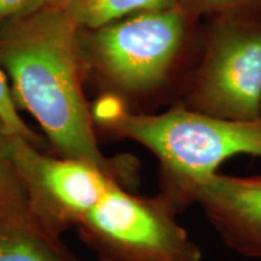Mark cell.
I'll use <instances>...</instances> for the list:
<instances>
[{
	"label": "cell",
	"mask_w": 261,
	"mask_h": 261,
	"mask_svg": "<svg viewBox=\"0 0 261 261\" xmlns=\"http://www.w3.org/2000/svg\"><path fill=\"white\" fill-rule=\"evenodd\" d=\"M79 31L55 2L0 24V67L16 106L37 119L57 156L91 163L128 190L139 184V162L108 158L99 149L80 79Z\"/></svg>",
	"instance_id": "1"
},
{
	"label": "cell",
	"mask_w": 261,
	"mask_h": 261,
	"mask_svg": "<svg viewBox=\"0 0 261 261\" xmlns=\"http://www.w3.org/2000/svg\"><path fill=\"white\" fill-rule=\"evenodd\" d=\"M94 125L110 135L139 143L159 160L160 194L178 214L195 204L204 179L225 160L237 155L261 158V119H220L174 103L160 114L137 113L112 99L92 114Z\"/></svg>",
	"instance_id": "2"
},
{
	"label": "cell",
	"mask_w": 261,
	"mask_h": 261,
	"mask_svg": "<svg viewBox=\"0 0 261 261\" xmlns=\"http://www.w3.org/2000/svg\"><path fill=\"white\" fill-rule=\"evenodd\" d=\"M197 18L178 3L137 12L84 32L79 35L80 55L119 93L145 98L168 83Z\"/></svg>",
	"instance_id": "3"
},
{
	"label": "cell",
	"mask_w": 261,
	"mask_h": 261,
	"mask_svg": "<svg viewBox=\"0 0 261 261\" xmlns=\"http://www.w3.org/2000/svg\"><path fill=\"white\" fill-rule=\"evenodd\" d=\"M177 103L220 119H261V9L212 16L204 50Z\"/></svg>",
	"instance_id": "4"
},
{
	"label": "cell",
	"mask_w": 261,
	"mask_h": 261,
	"mask_svg": "<svg viewBox=\"0 0 261 261\" xmlns=\"http://www.w3.org/2000/svg\"><path fill=\"white\" fill-rule=\"evenodd\" d=\"M177 215L160 192L142 196L114 184L76 227L98 261H202Z\"/></svg>",
	"instance_id": "5"
},
{
	"label": "cell",
	"mask_w": 261,
	"mask_h": 261,
	"mask_svg": "<svg viewBox=\"0 0 261 261\" xmlns=\"http://www.w3.org/2000/svg\"><path fill=\"white\" fill-rule=\"evenodd\" d=\"M12 154L27 194L29 213L55 237L76 226L114 184L122 185L91 163L42 154L17 135L12 136Z\"/></svg>",
	"instance_id": "6"
},
{
	"label": "cell",
	"mask_w": 261,
	"mask_h": 261,
	"mask_svg": "<svg viewBox=\"0 0 261 261\" xmlns=\"http://www.w3.org/2000/svg\"><path fill=\"white\" fill-rule=\"evenodd\" d=\"M195 204L230 249L261 259V174L214 173L197 188Z\"/></svg>",
	"instance_id": "7"
},
{
	"label": "cell",
	"mask_w": 261,
	"mask_h": 261,
	"mask_svg": "<svg viewBox=\"0 0 261 261\" xmlns=\"http://www.w3.org/2000/svg\"><path fill=\"white\" fill-rule=\"evenodd\" d=\"M0 261H85L33 220L0 221Z\"/></svg>",
	"instance_id": "8"
},
{
	"label": "cell",
	"mask_w": 261,
	"mask_h": 261,
	"mask_svg": "<svg viewBox=\"0 0 261 261\" xmlns=\"http://www.w3.org/2000/svg\"><path fill=\"white\" fill-rule=\"evenodd\" d=\"M79 29L93 31L140 11L171 8L178 0H54Z\"/></svg>",
	"instance_id": "9"
},
{
	"label": "cell",
	"mask_w": 261,
	"mask_h": 261,
	"mask_svg": "<svg viewBox=\"0 0 261 261\" xmlns=\"http://www.w3.org/2000/svg\"><path fill=\"white\" fill-rule=\"evenodd\" d=\"M0 119V221L33 220L25 189L12 154V136Z\"/></svg>",
	"instance_id": "10"
},
{
	"label": "cell",
	"mask_w": 261,
	"mask_h": 261,
	"mask_svg": "<svg viewBox=\"0 0 261 261\" xmlns=\"http://www.w3.org/2000/svg\"><path fill=\"white\" fill-rule=\"evenodd\" d=\"M0 119L10 132L24 138L31 144L39 146L40 138L35 135L19 116L17 106L4 77V71L0 70Z\"/></svg>",
	"instance_id": "11"
},
{
	"label": "cell",
	"mask_w": 261,
	"mask_h": 261,
	"mask_svg": "<svg viewBox=\"0 0 261 261\" xmlns=\"http://www.w3.org/2000/svg\"><path fill=\"white\" fill-rule=\"evenodd\" d=\"M178 4L197 17L202 15L217 16L237 10L259 6V0H178Z\"/></svg>",
	"instance_id": "12"
},
{
	"label": "cell",
	"mask_w": 261,
	"mask_h": 261,
	"mask_svg": "<svg viewBox=\"0 0 261 261\" xmlns=\"http://www.w3.org/2000/svg\"><path fill=\"white\" fill-rule=\"evenodd\" d=\"M54 0H0V24L18 16L29 14Z\"/></svg>",
	"instance_id": "13"
},
{
	"label": "cell",
	"mask_w": 261,
	"mask_h": 261,
	"mask_svg": "<svg viewBox=\"0 0 261 261\" xmlns=\"http://www.w3.org/2000/svg\"><path fill=\"white\" fill-rule=\"evenodd\" d=\"M259 8L261 9V0H259Z\"/></svg>",
	"instance_id": "14"
}]
</instances>
